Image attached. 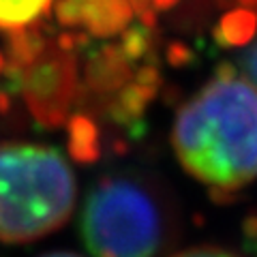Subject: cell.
<instances>
[{
    "label": "cell",
    "mask_w": 257,
    "mask_h": 257,
    "mask_svg": "<svg viewBox=\"0 0 257 257\" xmlns=\"http://www.w3.org/2000/svg\"><path fill=\"white\" fill-rule=\"evenodd\" d=\"M172 146L216 199L238 195L257 180V90L238 69L221 67L178 109Z\"/></svg>",
    "instance_id": "cell-1"
},
{
    "label": "cell",
    "mask_w": 257,
    "mask_h": 257,
    "mask_svg": "<svg viewBox=\"0 0 257 257\" xmlns=\"http://www.w3.org/2000/svg\"><path fill=\"white\" fill-rule=\"evenodd\" d=\"M176 229L172 197L140 172L99 178L79 216L82 240L94 257H159L174 242Z\"/></svg>",
    "instance_id": "cell-2"
},
{
    "label": "cell",
    "mask_w": 257,
    "mask_h": 257,
    "mask_svg": "<svg viewBox=\"0 0 257 257\" xmlns=\"http://www.w3.org/2000/svg\"><path fill=\"white\" fill-rule=\"evenodd\" d=\"M77 199L67 157L37 142H0V242L26 244L69 221Z\"/></svg>",
    "instance_id": "cell-3"
},
{
    "label": "cell",
    "mask_w": 257,
    "mask_h": 257,
    "mask_svg": "<svg viewBox=\"0 0 257 257\" xmlns=\"http://www.w3.org/2000/svg\"><path fill=\"white\" fill-rule=\"evenodd\" d=\"M37 28L13 35L11 77L37 122L64 126L73 118L79 96L75 37L67 32L47 39Z\"/></svg>",
    "instance_id": "cell-4"
},
{
    "label": "cell",
    "mask_w": 257,
    "mask_h": 257,
    "mask_svg": "<svg viewBox=\"0 0 257 257\" xmlns=\"http://www.w3.org/2000/svg\"><path fill=\"white\" fill-rule=\"evenodd\" d=\"M56 0H0V32H26L52 13Z\"/></svg>",
    "instance_id": "cell-5"
},
{
    "label": "cell",
    "mask_w": 257,
    "mask_h": 257,
    "mask_svg": "<svg viewBox=\"0 0 257 257\" xmlns=\"http://www.w3.org/2000/svg\"><path fill=\"white\" fill-rule=\"evenodd\" d=\"M238 71L246 77V82L257 90V35L244 47H240Z\"/></svg>",
    "instance_id": "cell-6"
},
{
    "label": "cell",
    "mask_w": 257,
    "mask_h": 257,
    "mask_svg": "<svg viewBox=\"0 0 257 257\" xmlns=\"http://www.w3.org/2000/svg\"><path fill=\"white\" fill-rule=\"evenodd\" d=\"M170 257H240L234 251H227L223 246H212V244H204V246H191L184 248V251H178Z\"/></svg>",
    "instance_id": "cell-7"
},
{
    "label": "cell",
    "mask_w": 257,
    "mask_h": 257,
    "mask_svg": "<svg viewBox=\"0 0 257 257\" xmlns=\"http://www.w3.org/2000/svg\"><path fill=\"white\" fill-rule=\"evenodd\" d=\"M41 257H82V255H77L73 251H52V253H45Z\"/></svg>",
    "instance_id": "cell-8"
}]
</instances>
